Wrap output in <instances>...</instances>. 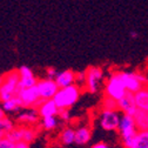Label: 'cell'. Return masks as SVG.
Listing matches in <instances>:
<instances>
[{"label":"cell","mask_w":148,"mask_h":148,"mask_svg":"<svg viewBox=\"0 0 148 148\" xmlns=\"http://www.w3.org/2000/svg\"><path fill=\"white\" fill-rule=\"evenodd\" d=\"M57 74H58V71L55 69L54 67H47L46 68V78L48 79H55V77H57Z\"/></svg>","instance_id":"cell-28"},{"label":"cell","mask_w":148,"mask_h":148,"mask_svg":"<svg viewBox=\"0 0 148 148\" xmlns=\"http://www.w3.org/2000/svg\"><path fill=\"white\" fill-rule=\"evenodd\" d=\"M59 141L64 146H69L75 143V128L73 127H65L60 132L59 135Z\"/></svg>","instance_id":"cell-19"},{"label":"cell","mask_w":148,"mask_h":148,"mask_svg":"<svg viewBox=\"0 0 148 148\" xmlns=\"http://www.w3.org/2000/svg\"><path fill=\"white\" fill-rule=\"evenodd\" d=\"M55 82L58 84L59 88H64V87H68L71 85L75 84V72L72 69H65V71H60L58 72L57 77H55Z\"/></svg>","instance_id":"cell-16"},{"label":"cell","mask_w":148,"mask_h":148,"mask_svg":"<svg viewBox=\"0 0 148 148\" xmlns=\"http://www.w3.org/2000/svg\"><path fill=\"white\" fill-rule=\"evenodd\" d=\"M0 148H15V142L6 136L0 140Z\"/></svg>","instance_id":"cell-26"},{"label":"cell","mask_w":148,"mask_h":148,"mask_svg":"<svg viewBox=\"0 0 148 148\" xmlns=\"http://www.w3.org/2000/svg\"><path fill=\"white\" fill-rule=\"evenodd\" d=\"M138 132L139 131H138V127H136L133 115L121 114V119H120V123H119V128H118V133L120 135L121 142L131 140L132 138H134V135Z\"/></svg>","instance_id":"cell-8"},{"label":"cell","mask_w":148,"mask_h":148,"mask_svg":"<svg viewBox=\"0 0 148 148\" xmlns=\"http://www.w3.org/2000/svg\"><path fill=\"white\" fill-rule=\"evenodd\" d=\"M1 105H3L4 110L6 113H15V112H19V110H21L24 108L23 102L19 98H18V95L5 101V102H1Z\"/></svg>","instance_id":"cell-21"},{"label":"cell","mask_w":148,"mask_h":148,"mask_svg":"<svg viewBox=\"0 0 148 148\" xmlns=\"http://www.w3.org/2000/svg\"><path fill=\"white\" fill-rule=\"evenodd\" d=\"M103 93L105 95L110 97L115 100H120L127 93V89L121 77V71H115L109 74V77L105 82Z\"/></svg>","instance_id":"cell-3"},{"label":"cell","mask_w":148,"mask_h":148,"mask_svg":"<svg viewBox=\"0 0 148 148\" xmlns=\"http://www.w3.org/2000/svg\"><path fill=\"white\" fill-rule=\"evenodd\" d=\"M81 89H82V87H80L77 84L71 85L68 87L59 88L58 93L55 94L53 100H54L55 103H57V106L59 107L60 110L69 109L79 100V98L81 95Z\"/></svg>","instance_id":"cell-2"},{"label":"cell","mask_w":148,"mask_h":148,"mask_svg":"<svg viewBox=\"0 0 148 148\" xmlns=\"http://www.w3.org/2000/svg\"><path fill=\"white\" fill-rule=\"evenodd\" d=\"M41 118H48V116H57L60 112L59 107L54 102L53 99L49 100H42V102L36 108Z\"/></svg>","instance_id":"cell-15"},{"label":"cell","mask_w":148,"mask_h":148,"mask_svg":"<svg viewBox=\"0 0 148 148\" xmlns=\"http://www.w3.org/2000/svg\"><path fill=\"white\" fill-rule=\"evenodd\" d=\"M103 69L99 66H89L86 69V84H85V90L88 93L94 94L99 92L102 81H103Z\"/></svg>","instance_id":"cell-4"},{"label":"cell","mask_w":148,"mask_h":148,"mask_svg":"<svg viewBox=\"0 0 148 148\" xmlns=\"http://www.w3.org/2000/svg\"><path fill=\"white\" fill-rule=\"evenodd\" d=\"M40 114L36 108H25L19 110V113L15 116V121L18 125L25 126H36L40 120Z\"/></svg>","instance_id":"cell-11"},{"label":"cell","mask_w":148,"mask_h":148,"mask_svg":"<svg viewBox=\"0 0 148 148\" xmlns=\"http://www.w3.org/2000/svg\"><path fill=\"white\" fill-rule=\"evenodd\" d=\"M129 36H131V38H132V39H138V38H139V34H138L136 32L132 31L131 33H129Z\"/></svg>","instance_id":"cell-32"},{"label":"cell","mask_w":148,"mask_h":148,"mask_svg":"<svg viewBox=\"0 0 148 148\" xmlns=\"http://www.w3.org/2000/svg\"><path fill=\"white\" fill-rule=\"evenodd\" d=\"M58 120L55 116H48V118H41L40 125L45 131H54L58 127Z\"/></svg>","instance_id":"cell-24"},{"label":"cell","mask_w":148,"mask_h":148,"mask_svg":"<svg viewBox=\"0 0 148 148\" xmlns=\"http://www.w3.org/2000/svg\"><path fill=\"white\" fill-rule=\"evenodd\" d=\"M125 148H148V132L139 131L134 138L127 141H122Z\"/></svg>","instance_id":"cell-14"},{"label":"cell","mask_w":148,"mask_h":148,"mask_svg":"<svg viewBox=\"0 0 148 148\" xmlns=\"http://www.w3.org/2000/svg\"><path fill=\"white\" fill-rule=\"evenodd\" d=\"M36 87L39 89V93H40V97L42 100L53 99L59 90V86L55 82V80L48 79V78L39 79L38 82H36Z\"/></svg>","instance_id":"cell-9"},{"label":"cell","mask_w":148,"mask_h":148,"mask_svg":"<svg viewBox=\"0 0 148 148\" xmlns=\"http://www.w3.org/2000/svg\"><path fill=\"white\" fill-rule=\"evenodd\" d=\"M5 116H6V112L4 110V107H3L1 102H0V119H3V118H5Z\"/></svg>","instance_id":"cell-31"},{"label":"cell","mask_w":148,"mask_h":148,"mask_svg":"<svg viewBox=\"0 0 148 148\" xmlns=\"http://www.w3.org/2000/svg\"><path fill=\"white\" fill-rule=\"evenodd\" d=\"M118 105H119V110L122 114L134 115V113L138 110L134 94L129 93V92H127L120 100H118Z\"/></svg>","instance_id":"cell-12"},{"label":"cell","mask_w":148,"mask_h":148,"mask_svg":"<svg viewBox=\"0 0 148 148\" xmlns=\"http://www.w3.org/2000/svg\"><path fill=\"white\" fill-rule=\"evenodd\" d=\"M138 109H143L148 112V86L142 87L134 94Z\"/></svg>","instance_id":"cell-20"},{"label":"cell","mask_w":148,"mask_h":148,"mask_svg":"<svg viewBox=\"0 0 148 148\" xmlns=\"http://www.w3.org/2000/svg\"><path fill=\"white\" fill-rule=\"evenodd\" d=\"M3 80H4V77H3V75H0V85L3 84Z\"/></svg>","instance_id":"cell-33"},{"label":"cell","mask_w":148,"mask_h":148,"mask_svg":"<svg viewBox=\"0 0 148 148\" xmlns=\"http://www.w3.org/2000/svg\"><path fill=\"white\" fill-rule=\"evenodd\" d=\"M15 148H31V143L25 141H19V142H15Z\"/></svg>","instance_id":"cell-29"},{"label":"cell","mask_w":148,"mask_h":148,"mask_svg":"<svg viewBox=\"0 0 148 148\" xmlns=\"http://www.w3.org/2000/svg\"><path fill=\"white\" fill-rule=\"evenodd\" d=\"M92 127L89 125H82L75 128V143L79 146L87 145L92 139Z\"/></svg>","instance_id":"cell-17"},{"label":"cell","mask_w":148,"mask_h":148,"mask_svg":"<svg viewBox=\"0 0 148 148\" xmlns=\"http://www.w3.org/2000/svg\"><path fill=\"white\" fill-rule=\"evenodd\" d=\"M38 135V129L36 126H25V125H15V127L10 132L7 138H10L14 142L25 141L31 143L35 140Z\"/></svg>","instance_id":"cell-5"},{"label":"cell","mask_w":148,"mask_h":148,"mask_svg":"<svg viewBox=\"0 0 148 148\" xmlns=\"http://www.w3.org/2000/svg\"><path fill=\"white\" fill-rule=\"evenodd\" d=\"M120 110H106L101 109L99 114V125L106 132H114L118 131L120 119H121Z\"/></svg>","instance_id":"cell-6"},{"label":"cell","mask_w":148,"mask_h":148,"mask_svg":"<svg viewBox=\"0 0 148 148\" xmlns=\"http://www.w3.org/2000/svg\"><path fill=\"white\" fill-rule=\"evenodd\" d=\"M75 84L79 85L80 87H85V84H86V69L75 72Z\"/></svg>","instance_id":"cell-25"},{"label":"cell","mask_w":148,"mask_h":148,"mask_svg":"<svg viewBox=\"0 0 148 148\" xmlns=\"http://www.w3.org/2000/svg\"><path fill=\"white\" fill-rule=\"evenodd\" d=\"M14 127H15V123L11 118L5 116L3 119H0V140L6 138Z\"/></svg>","instance_id":"cell-22"},{"label":"cell","mask_w":148,"mask_h":148,"mask_svg":"<svg viewBox=\"0 0 148 148\" xmlns=\"http://www.w3.org/2000/svg\"><path fill=\"white\" fill-rule=\"evenodd\" d=\"M121 77L125 84L127 92L135 94L142 87H145L143 82L140 79L139 72H129V71H121Z\"/></svg>","instance_id":"cell-10"},{"label":"cell","mask_w":148,"mask_h":148,"mask_svg":"<svg viewBox=\"0 0 148 148\" xmlns=\"http://www.w3.org/2000/svg\"><path fill=\"white\" fill-rule=\"evenodd\" d=\"M18 98L21 100L24 108H38L42 102L36 85L28 88H21L18 93Z\"/></svg>","instance_id":"cell-7"},{"label":"cell","mask_w":148,"mask_h":148,"mask_svg":"<svg viewBox=\"0 0 148 148\" xmlns=\"http://www.w3.org/2000/svg\"><path fill=\"white\" fill-rule=\"evenodd\" d=\"M58 116L60 118V120H62V121H65V122H68L69 119H71L69 110H68V109H62V110H60L59 114H58Z\"/></svg>","instance_id":"cell-27"},{"label":"cell","mask_w":148,"mask_h":148,"mask_svg":"<svg viewBox=\"0 0 148 148\" xmlns=\"http://www.w3.org/2000/svg\"><path fill=\"white\" fill-rule=\"evenodd\" d=\"M138 131L141 132H148V112L143 109H138L133 115Z\"/></svg>","instance_id":"cell-18"},{"label":"cell","mask_w":148,"mask_h":148,"mask_svg":"<svg viewBox=\"0 0 148 148\" xmlns=\"http://www.w3.org/2000/svg\"><path fill=\"white\" fill-rule=\"evenodd\" d=\"M101 109H106V110H119V105H118V100L103 95L102 100H101Z\"/></svg>","instance_id":"cell-23"},{"label":"cell","mask_w":148,"mask_h":148,"mask_svg":"<svg viewBox=\"0 0 148 148\" xmlns=\"http://www.w3.org/2000/svg\"><path fill=\"white\" fill-rule=\"evenodd\" d=\"M20 74V82H19V88H28L32 86H35L38 82V78L34 75L33 71L28 66H20L18 68Z\"/></svg>","instance_id":"cell-13"},{"label":"cell","mask_w":148,"mask_h":148,"mask_svg":"<svg viewBox=\"0 0 148 148\" xmlns=\"http://www.w3.org/2000/svg\"><path fill=\"white\" fill-rule=\"evenodd\" d=\"M90 148H110L106 142H97L94 143L93 146H92Z\"/></svg>","instance_id":"cell-30"},{"label":"cell","mask_w":148,"mask_h":148,"mask_svg":"<svg viewBox=\"0 0 148 148\" xmlns=\"http://www.w3.org/2000/svg\"><path fill=\"white\" fill-rule=\"evenodd\" d=\"M4 80L0 85V102H5L19 93V82H20V74L18 69H12L3 74Z\"/></svg>","instance_id":"cell-1"}]
</instances>
